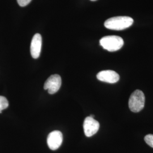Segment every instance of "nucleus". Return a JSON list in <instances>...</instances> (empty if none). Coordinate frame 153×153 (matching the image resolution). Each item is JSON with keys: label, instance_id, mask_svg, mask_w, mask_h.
<instances>
[{"label": "nucleus", "instance_id": "f257e3e1", "mask_svg": "<svg viewBox=\"0 0 153 153\" xmlns=\"http://www.w3.org/2000/svg\"><path fill=\"white\" fill-rule=\"evenodd\" d=\"M133 22V19L129 16H115L105 21L104 26L109 30L120 31L131 26Z\"/></svg>", "mask_w": 153, "mask_h": 153}, {"label": "nucleus", "instance_id": "f03ea898", "mask_svg": "<svg viewBox=\"0 0 153 153\" xmlns=\"http://www.w3.org/2000/svg\"><path fill=\"white\" fill-rule=\"evenodd\" d=\"M100 45L109 52H115L121 49L124 45V40L119 36H106L100 40Z\"/></svg>", "mask_w": 153, "mask_h": 153}, {"label": "nucleus", "instance_id": "7ed1b4c3", "mask_svg": "<svg viewBox=\"0 0 153 153\" xmlns=\"http://www.w3.org/2000/svg\"><path fill=\"white\" fill-rule=\"evenodd\" d=\"M145 97L142 91L136 90L132 93L129 99V108L133 112L141 111L145 106Z\"/></svg>", "mask_w": 153, "mask_h": 153}, {"label": "nucleus", "instance_id": "20e7f679", "mask_svg": "<svg viewBox=\"0 0 153 153\" xmlns=\"http://www.w3.org/2000/svg\"><path fill=\"white\" fill-rule=\"evenodd\" d=\"M61 86V78L58 74H53L49 76L45 82L44 88L47 90L50 94L57 93Z\"/></svg>", "mask_w": 153, "mask_h": 153}, {"label": "nucleus", "instance_id": "39448f33", "mask_svg": "<svg viewBox=\"0 0 153 153\" xmlns=\"http://www.w3.org/2000/svg\"><path fill=\"white\" fill-rule=\"evenodd\" d=\"M100 124L98 121L90 116L86 117L83 122V130L86 137L93 136L99 129Z\"/></svg>", "mask_w": 153, "mask_h": 153}, {"label": "nucleus", "instance_id": "423d86ee", "mask_svg": "<svg viewBox=\"0 0 153 153\" xmlns=\"http://www.w3.org/2000/svg\"><path fill=\"white\" fill-rule=\"evenodd\" d=\"M63 137L60 131H55L49 133L47 137V144L52 150H56L60 148L62 142Z\"/></svg>", "mask_w": 153, "mask_h": 153}, {"label": "nucleus", "instance_id": "0eeeda50", "mask_svg": "<svg viewBox=\"0 0 153 153\" xmlns=\"http://www.w3.org/2000/svg\"><path fill=\"white\" fill-rule=\"evenodd\" d=\"M98 79L102 82L115 83L120 79L119 75L114 71L107 70L100 71L97 75Z\"/></svg>", "mask_w": 153, "mask_h": 153}, {"label": "nucleus", "instance_id": "6e6552de", "mask_svg": "<svg viewBox=\"0 0 153 153\" xmlns=\"http://www.w3.org/2000/svg\"><path fill=\"white\" fill-rule=\"evenodd\" d=\"M42 45V36L39 33H36L33 36L31 47H30V51L31 54L33 59H38L40 56L41 49Z\"/></svg>", "mask_w": 153, "mask_h": 153}, {"label": "nucleus", "instance_id": "1a4fd4ad", "mask_svg": "<svg viewBox=\"0 0 153 153\" xmlns=\"http://www.w3.org/2000/svg\"><path fill=\"white\" fill-rule=\"evenodd\" d=\"M9 106V102L5 97L0 96V114L2 113V111L6 109Z\"/></svg>", "mask_w": 153, "mask_h": 153}, {"label": "nucleus", "instance_id": "9d476101", "mask_svg": "<svg viewBox=\"0 0 153 153\" xmlns=\"http://www.w3.org/2000/svg\"><path fill=\"white\" fill-rule=\"evenodd\" d=\"M144 139L148 145L153 148V134H148L145 137Z\"/></svg>", "mask_w": 153, "mask_h": 153}, {"label": "nucleus", "instance_id": "9b49d317", "mask_svg": "<svg viewBox=\"0 0 153 153\" xmlns=\"http://www.w3.org/2000/svg\"><path fill=\"white\" fill-rule=\"evenodd\" d=\"M32 0H17L18 4H19V5L24 7L26 6L28 4H29L31 1Z\"/></svg>", "mask_w": 153, "mask_h": 153}, {"label": "nucleus", "instance_id": "f8f14e48", "mask_svg": "<svg viewBox=\"0 0 153 153\" xmlns=\"http://www.w3.org/2000/svg\"><path fill=\"white\" fill-rule=\"evenodd\" d=\"M90 1H97V0H90Z\"/></svg>", "mask_w": 153, "mask_h": 153}]
</instances>
